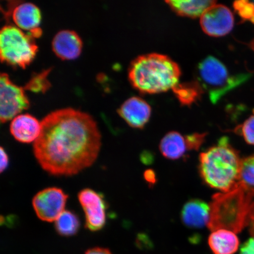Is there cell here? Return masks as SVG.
Instances as JSON below:
<instances>
[{"instance_id":"1","label":"cell","mask_w":254,"mask_h":254,"mask_svg":"<svg viewBox=\"0 0 254 254\" xmlns=\"http://www.w3.org/2000/svg\"><path fill=\"white\" fill-rule=\"evenodd\" d=\"M34 142L38 163L55 176H72L96 161L101 147L97 123L90 114L66 108L47 114Z\"/></svg>"},{"instance_id":"2","label":"cell","mask_w":254,"mask_h":254,"mask_svg":"<svg viewBox=\"0 0 254 254\" xmlns=\"http://www.w3.org/2000/svg\"><path fill=\"white\" fill-rule=\"evenodd\" d=\"M241 160L229 138L223 136L217 144L199 154L200 176L210 188L229 192L239 185Z\"/></svg>"},{"instance_id":"3","label":"cell","mask_w":254,"mask_h":254,"mask_svg":"<svg viewBox=\"0 0 254 254\" xmlns=\"http://www.w3.org/2000/svg\"><path fill=\"white\" fill-rule=\"evenodd\" d=\"M209 205V230L223 229L239 233L250 225L254 214V189L240 183L237 188L229 192L214 195Z\"/></svg>"},{"instance_id":"4","label":"cell","mask_w":254,"mask_h":254,"mask_svg":"<svg viewBox=\"0 0 254 254\" xmlns=\"http://www.w3.org/2000/svg\"><path fill=\"white\" fill-rule=\"evenodd\" d=\"M182 71L170 57L148 54L136 57L128 69L133 87L143 94H157L172 90L179 83Z\"/></svg>"},{"instance_id":"5","label":"cell","mask_w":254,"mask_h":254,"mask_svg":"<svg viewBox=\"0 0 254 254\" xmlns=\"http://www.w3.org/2000/svg\"><path fill=\"white\" fill-rule=\"evenodd\" d=\"M197 81L215 104L221 98L250 77V74L232 75L226 66L214 57L208 56L198 66Z\"/></svg>"},{"instance_id":"6","label":"cell","mask_w":254,"mask_h":254,"mask_svg":"<svg viewBox=\"0 0 254 254\" xmlns=\"http://www.w3.org/2000/svg\"><path fill=\"white\" fill-rule=\"evenodd\" d=\"M38 50L35 39L16 25L6 24L0 31L1 62L22 68L33 61Z\"/></svg>"},{"instance_id":"7","label":"cell","mask_w":254,"mask_h":254,"mask_svg":"<svg viewBox=\"0 0 254 254\" xmlns=\"http://www.w3.org/2000/svg\"><path fill=\"white\" fill-rule=\"evenodd\" d=\"M24 87L12 82L5 72L0 75V120L2 123L12 120L18 113L27 109L29 100Z\"/></svg>"},{"instance_id":"8","label":"cell","mask_w":254,"mask_h":254,"mask_svg":"<svg viewBox=\"0 0 254 254\" xmlns=\"http://www.w3.org/2000/svg\"><path fill=\"white\" fill-rule=\"evenodd\" d=\"M78 199L84 212L87 229L93 232L102 230L106 224L109 208L103 193L85 189L78 193Z\"/></svg>"},{"instance_id":"9","label":"cell","mask_w":254,"mask_h":254,"mask_svg":"<svg viewBox=\"0 0 254 254\" xmlns=\"http://www.w3.org/2000/svg\"><path fill=\"white\" fill-rule=\"evenodd\" d=\"M68 195L57 187H50L40 190L33 199L35 212L41 221H56L65 211Z\"/></svg>"},{"instance_id":"10","label":"cell","mask_w":254,"mask_h":254,"mask_svg":"<svg viewBox=\"0 0 254 254\" xmlns=\"http://www.w3.org/2000/svg\"><path fill=\"white\" fill-rule=\"evenodd\" d=\"M200 25L208 36L220 37L229 34L233 29L234 17L227 6L215 4L206 9L201 16Z\"/></svg>"},{"instance_id":"11","label":"cell","mask_w":254,"mask_h":254,"mask_svg":"<svg viewBox=\"0 0 254 254\" xmlns=\"http://www.w3.org/2000/svg\"><path fill=\"white\" fill-rule=\"evenodd\" d=\"M118 113L130 127L142 129L150 119L151 108L142 98L132 97L123 103L118 110Z\"/></svg>"},{"instance_id":"12","label":"cell","mask_w":254,"mask_h":254,"mask_svg":"<svg viewBox=\"0 0 254 254\" xmlns=\"http://www.w3.org/2000/svg\"><path fill=\"white\" fill-rule=\"evenodd\" d=\"M53 52L63 60L77 58L81 52L82 41L75 31L63 30L57 33L52 41Z\"/></svg>"},{"instance_id":"13","label":"cell","mask_w":254,"mask_h":254,"mask_svg":"<svg viewBox=\"0 0 254 254\" xmlns=\"http://www.w3.org/2000/svg\"><path fill=\"white\" fill-rule=\"evenodd\" d=\"M41 122L29 114H18L12 120L10 132L16 140L23 143L35 142L41 132Z\"/></svg>"},{"instance_id":"14","label":"cell","mask_w":254,"mask_h":254,"mask_svg":"<svg viewBox=\"0 0 254 254\" xmlns=\"http://www.w3.org/2000/svg\"><path fill=\"white\" fill-rule=\"evenodd\" d=\"M210 205L199 199H192L184 204L181 212L183 224L190 228H201L207 225L210 216Z\"/></svg>"},{"instance_id":"15","label":"cell","mask_w":254,"mask_h":254,"mask_svg":"<svg viewBox=\"0 0 254 254\" xmlns=\"http://www.w3.org/2000/svg\"><path fill=\"white\" fill-rule=\"evenodd\" d=\"M11 14L16 26L30 31L39 27L41 19L40 9L31 2L21 3L11 9Z\"/></svg>"},{"instance_id":"16","label":"cell","mask_w":254,"mask_h":254,"mask_svg":"<svg viewBox=\"0 0 254 254\" xmlns=\"http://www.w3.org/2000/svg\"><path fill=\"white\" fill-rule=\"evenodd\" d=\"M159 148L161 154L170 160H179L190 151L186 135L177 131L168 132L161 139Z\"/></svg>"},{"instance_id":"17","label":"cell","mask_w":254,"mask_h":254,"mask_svg":"<svg viewBox=\"0 0 254 254\" xmlns=\"http://www.w3.org/2000/svg\"><path fill=\"white\" fill-rule=\"evenodd\" d=\"M208 244L214 254H234L239 248L240 241L234 232L221 229L212 231Z\"/></svg>"},{"instance_id":"18","label":"cell","mask_w":254,"mask_h":254,"mask_svg":"<svg viewBox=\"0 0 254 254\" xmlns=\"http://www.w3.org/2000/svg\"><path fill=\"white\" fill-rule=\"evenodd\" d=\"M166 2L177 14L192 18L201 17L206 9L217 4L215 1H166Z\"/></svg>"},{"instance_id":"19","label":"cell","mask_w":254,"mask_h":254,"mask_svg":"<svg viewBox=\"0 0 254 254\" xmlns=\"http://www.w3.org/2000/svg\"><path fill=\"white\" fill-rule=\"evenodd\" d=\"M172 90L180 104L184 106H190L197 102L205 93L197 81L178 83Z\"/></svg>"},{"instance_id":"20","label":"cell","mask_w":254,"mask_h":254,"mask_svg":"<svg viewBox=\"0 0 254 254\" xmlns=\"http://www.w3.org/2000/svg\"><path fill=\"white\" fill-rule=\"evenodd\" d=\"M80 228V221L75 212L65 210L55 221L57 233L63 237H71L77 234Z\"/></svg>"},{"instance_id":"21","label":"cell","mask_w":254,"mask_h":254,"mask_svg":"<svg viewBox=\"0 0 254 254\" xmlns=\"http://www.w3.org/2000/svg\"><path fill=\"white\" fill-rule=\"evenodd\" d=\"M240 183L254 189V154L241 160Z\"/></svg>"},{"instance_id":"22","label":"cell","mask_w":254,"mask_h":254,"mask_svg":"<svg viewBox=\"0 0 254 254\" xmlns=\"http://www.w3.org/2000/svg\"><path fill=\"white\" fill-rule=\"evenodd\" d=\"M50 69H46L39 74L32 76L30 80L23 87L24 89L34 92H44L50 86V83L47 79Z\"/></svg>"},{"instance_id":"23","label":"cell","mask_w":254,"mask_h":254,"mask_svg":"<svg viewBox=\"0 0 254 254\" xmlns=\"http://www.w3.org/2000/svg\"><path fill=\"white\" fill-rule=\"evenodd\" d=\"M233 7L243 21H250L254 24V3L242 0L233 3Z\"/></svg>"},{"instance_id":"24","label":"cell","mask_w":254,"mask_h":254,"mask_svg":"<svg viewBox=\"0 0 254 254\" xmlns=\"http://www.w3.org/2000/svg\"><path fill=\"white\" fill-rule=\"evenodd\" d=\"M234 132L242 136L248 144L254 145V109L252 115L242 125L237 126Z\"/></svg>"},{"instance_id":"25","label":"cell","mask_w":254,"mask_h":254,"mask_svg":"<svg viewBox=\"0 0 254 254\" xmlns=\"http://www.w3.org/2000/svg\"><path fill=\"white\" fill-rule=\"evenodd\" d=\"M207 133H193V134L186 135L188 142L190 151H198L205 140Z\"/></svg>"},{"instance_id":"26","label":"cell","mask_w":254,"mask_h":254,"mask_svg":"<svg viewBox=\"0 0 254 254\" xmlns=\"http://www.w3.org/2000/svg\"><path fill=\"white\" fill-rule=\"evenodd\" d=\"M240 254H254V237L243 244L241 247Z\"/></svg>"},{"instance_id":"27","label":"cell","mask_w":254,"mask_h":254,"mask_svg":"<svg viewBox=\"0 0 254 254\" xmlns=\"http://www.w3.org/2000/svg\"><path fill=\"white\" fill-rule=\"evenodd\" d=\"M0 165H1L0 167L1 173L7 169L9 165L8 155L2 147H1V164Z\"/></svg>"},{"instance_id":"28","label":"cell","mask_w":254,"mask_h":254,"mask_svg":"<svg viewBox=\"0 0 254 254\" xmlns=\"http://www.w3.org/2000/svg\"><path fill=\"white\" fill-rule=\"evenodd\" d=\"M85 254H113L107 249L101 247H95L93 249H89L85 253Z\"/></svg>"},{"instance_id":"29","label":"cell","mask_w":254,"mask_h":254,"mask_svg":"<svg viewBox=\"0 0 254 254\" xmlns=\"http://www.w3.org/2000/svg\"><path fill=\"white\" fill-rule=\"evenodd\" d=\"M144 178L149 183L154 184L155 183V175L154 171H146L144 173Z\"/></svg>"},{"instance_id":"30","label":"cell","mask_w":254,"mask_h":254,"mask_svg":"<svg viewBox=\"0 0 254 254\" xmlns=\"http://www.w3.org/2000/svg\"><path fill=\"white\" fill-rule=\"evenodd\" d=\"M249 46L250 49H252L254 52V39L250 41Z\"/></svg>"},{"instance_id":"31","label":"cell","mask_w":254,"mask_h":254,"mask_svg":"<svg viewBox=\"0 0 254 254\" xmlns=\"http://www.w3.org/2000/svg\"><path fill=\"white\" fill-rule=\"evenodd\" d=\"M253 2L254 3V1H253Z\"/></svg>"}]
</instances>
